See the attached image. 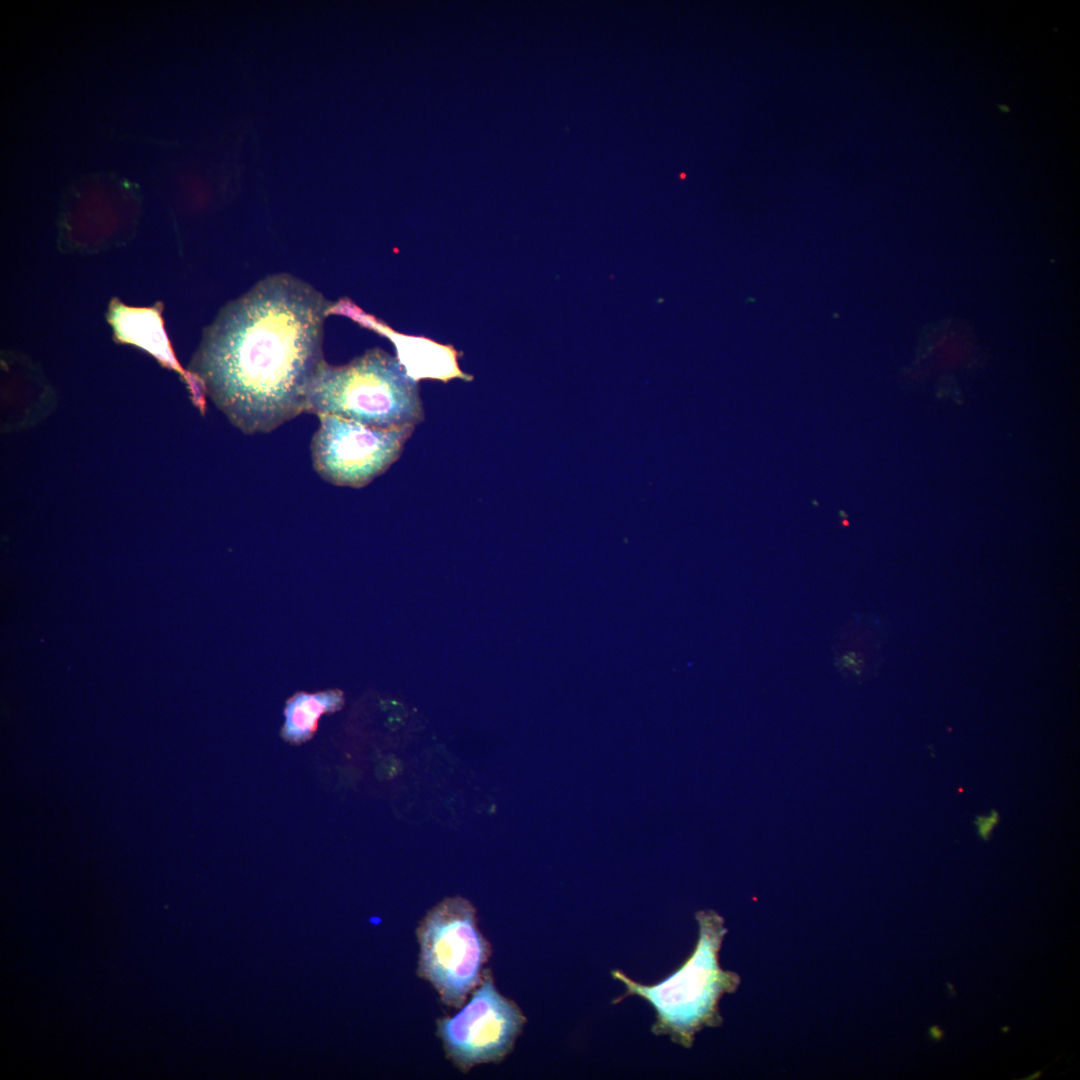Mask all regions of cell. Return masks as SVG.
I'll return each mask as SVG.
<instances>
[{
  "instance_id": "obj_12",
  "label": "cell",
  "mask_w": 1080,
  "mask_h": 1080,
  "mask_svg": "<svg viewBox=\"0 0 1080 1080\" xmlns=\"http://www.w3.org/2000/svg\"><path fill=\"white\" fill-rule=\"evenodd\" d=\"M946 986H947V990H948V993H949L950 997H955L957 995V991H956L954 985L950 981H948L946 983Z\"/></svg>"
},
{
  "instance_id": "obj_1",
  "label": "cell",
  "mask_w": 1080,
  "mask_h": 1080,
  "mask_svg": "<svg viewBox=\"0 0 1080 1080\" xmlns=\"http://www.w3.org/2000/svg\"><path fill=\"white\" fill-rule=\"evenodd\" d=\"M330 307L310 284L268 276L205 329L190 374L241 431L270 432L305 412Z\"/></svg>"
},
{
  "instance_id": "obj_5",
  "label": "cell",
  "mask_w": 1080,
  "mask_h": 1080,
  "mask_svg": "<svg viewBox=\"0 0 1080 1080\" xmlns=\"http://www.w3.org/2000/svg\"><path fill=\"white\" fill-rule=\"evenodd\" d=\"M454 1016L437 1020V1035L447 1058L460 1071L501 1062L513 1049L526 1022L520 1007L502 995L484 969L471 998Z\"/></svg>"
},
{
  "instance_id": "obj_14",
  "label": "cell",
  "mask_w": 1080,
  "mask_h": 1080,
  "mask_svg": "<svg viewBox=\"0 0 1080 1080\" xmlns=\"http://www.w3.org/2000/svg\"><path fill=\"white\" fill-rule=\"evenodd\" d=\"M1009 1030H1010V1027H1009V1026H1003V1027L1001 1028V1031H1002V1032H1004V1033L1008 1032Z\"/></svg>"
},
{
  "instance_id": "obj_11",
  "label": "cell",
  "mask_w": 1080,
  "mask_h": 1080,
  "mask_svg": "<svg viewBox=\"0 0 1080 1080\" xmlns=\"http://www.w3.org/2000/svg\"><path fill=\"white\" fill-rule=\"evenodd\" d=\"M928 1036L931 1040L939 1042L944 1038V1030L938 1025H932L928 1029Z\"/></svg>"
},
{
  "instance_id": "obj_7",
  "label": "cell",
  "mask_w": 1080,
  "mask_h": 1080,
  "mask_svg": "<svg viewBox=\"0 0 1080 1080\" xmlns=\"http://www.w3.org/2000/svg\"><path fill=\"white\" fill-rule=\"evenodd\" d=\"M162 309L161 303L151 307H134L114 298L109 304L107 320L117 342L137 346L163 366L179 372L189 383L195 402L201 403L203 398L199 383L190 373L182 370L173 353L164 328Z\"/></svg>"
},
{
  "instance_id": "obj_2",
  "label": "cell",
  "mask_w": 1080,
  "mask_h": 1080,
  "mask_svg": "<svg viewBox=\"0 0 1080 1080\" xmlns=\"http://www.w3.org/2000/svg\"><path fill=\"white\" fill-rule=\"evenodd\" d=\"M305 412L397 429L424 419L418 381L399 360L379 348L341 366L322 365L309 388Z\"/></svg>"
},
{
  "instance_id": "obj_6",
  "label": "cell",
  "mask_w": 1080,
  "mask_h": 1080,
  "mask_svg": "<svg viewBox=\"0 0 1080 1080\" xmlns=\"http://www.w3.org/2000/svg\"><path fill=\"white\" fill-rule=\"evenodd\" d=\"M311 442L313 466L326 481L361 488L399 457L415 426L379 429L333 415L319 416Z\"/></svg>"
},
{
  "instance_id": "obj_4",
  "label": "cell",
  "mask_w": 1080,
  "mask_h": 1080,
  "mask_svg": "<svg viewBox=\"0 0 1080 1080\" xmlns=\"http://www.w3.org/2000/svg\"><path fill=\"white\" fill-rule=\"evenodd\" d=\"M417 974L441 1002L461 1008L482 980L491 946L477 925L476 909L464 897H447L432 907L416 929Z\"/></svg>"
},
{
  "instance_id": "obj_13",
  "label": "cell",
  "mask_w": 1080,
  "mask_h": 1080,
  "mask_svg": "<svg viewBox=\"0 0 1080 1080\" xmlns=\"http://www.w3.org/2000/svg\"><path fill=\"white\" fill-rule=\"evenodd\" d=\"M1043 1072H1044V1070H1038V1071H1036L1035 1073H1033L1032 1075H1030L1028 1077L1021 1078V1080H1035V1079H1038V1078H1040V1076H1042Z\"/></svg>"
},
{
  "instance_id": "obj_3",
  "label": "cell",
  "mask_w": 1080,
  "mask_h": 1080,
  "mask_svg": "<svg viewBox=\"0 0 1080 1080\" xmlns=\"http://www.w3.org/2000/svg\"><path fill=\"white\" fill-rule=\"evenodd\" d=\"M696 919L700 932L693 953L664 981L646 986L619 970L611 972L627 989L613 1004L629 995L646 999L657 1013L651 1031L669 1035L673 1042L684 1047L692 1045L695 1034L703 1027L721 1024L718 1001L723 993L735 991L739 984L735 973L723 971L718 965V951L726 933L723 919L714 911H701Z\"/></svg>"
},
{
  "instance_id": "obj_8",
  "label": "cell",
  "mask_w": 1080,
  "mask_h": 1080,
  "mask_svg": "<svg viewBox=\"0 0 1080 1080\" xmlns=\"http://www.w3.org/2000/svg\"><path fill=\"white\" fill-rule=\"evenodd\" d=\"M343 705L344 695L338 689L295 694L285 706L282 737L291 743L307 741L315 733L320 716L335 712Z\"/></svg>"
},
{
  "instance_id": "obj_10",
  "label": "cell",
  "mask_w": 1080,
  "mask_h": 1080,
  "mask_svg": "<svg viewBox=\"0 0 1080 1080\" xmlns=\"http://www.w3.org/2000/svg\"><path fill=\"white\" fill-rule=\"evenodd\" d=\"M999 820V813L995 809L991 810L989 815L977 816L974 820V824L976 826L978 836L982 840L988 841L994 828L998 825Z\"/></svg>"
},
{
  "instance_id": "obj_9",
  "label": "cell",
  "mask_w": 1080,
  "mask_h": 1080,
  "mask_svg": "<svg viewBox=\"0 0 1080 1080\" xmlns=\"http://www.w3.org/2000/svg\"><path fill=\"white\" fill-rule=\"evenodd\" d=\"M405 362L402 363L408 375L418 381L421 378H436L444 382L454 378L470 379L458 367L456 352L425 338L407 337L401 340Z\"/></svg>"
}]
</instances>
